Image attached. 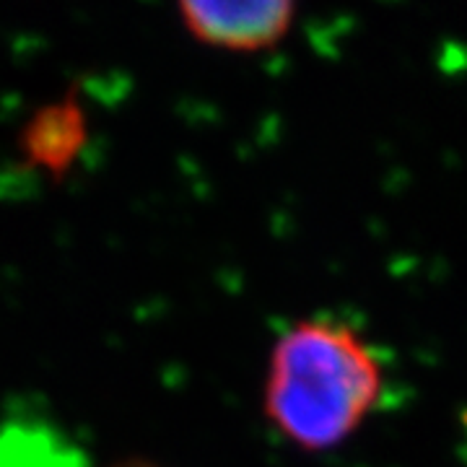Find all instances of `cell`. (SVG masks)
Segmentation results:
<instances>
[{
    "label": "cell",
    "mask_w": 467,
    "mask_h": 467,
    "mask_svg": "<svg viewBox=\"0 0 467 467\" xmlns=\"http://www.w3.org/2000/svg\"><path fill=\"white\" fill-rule=\"evenodd\" d=\"M377 353L348 325L304 319L270 350L263 408L267 420L306 451H327L353 436L382 398Z\"/></svg>",
    "instance_id": "obj_1"
},
{
    "label": "cell",
    "mask_w": 467,
    "mask_h": 467,
    "mask_svg": "<svg viewBox=\"0 0 467 467\" xmlns=\"http://www.w3.org/2000/svg\"><path fill=\"white\" fill-rule=\"evenodd\" d=\"M184 29L208 47L229 52L267 50L284 39L296 5L288 0H250V3H216L187 0L180 3Z\"/></svg>",
    "instance_id": "obj_2"
},
{
    "label": "cell",
    "mask_w": 467,
    "mask_h": 467,
    "mask_svg": "<svg viewBox=\"0 0 467 467\" xmlns=\"http://www.w3.org/2000/svg\"><path fill=\"white\" fill-rule=\"evenodd\" d=\"M84 140L78 107H50L32 122L26 149L42 167H66Z\"/></svg>",
    "instance_id": "obj_3"
},
{
    "label": "cell",
    "mask_w": 467,
    "mask_h": 467,
    "mask_svg": "<svg viewBox=\"0 0 467 467\" xmlns=\"http://www.w3.org/2000/svg\"><path fill=\"white\" fill-rule=\"evenodd\" d=\"M112 467H159L153 465V462H146V460H122V462H117Z\"/></svg>",
    "instance_id": "obj_4"
}]
</instances>
